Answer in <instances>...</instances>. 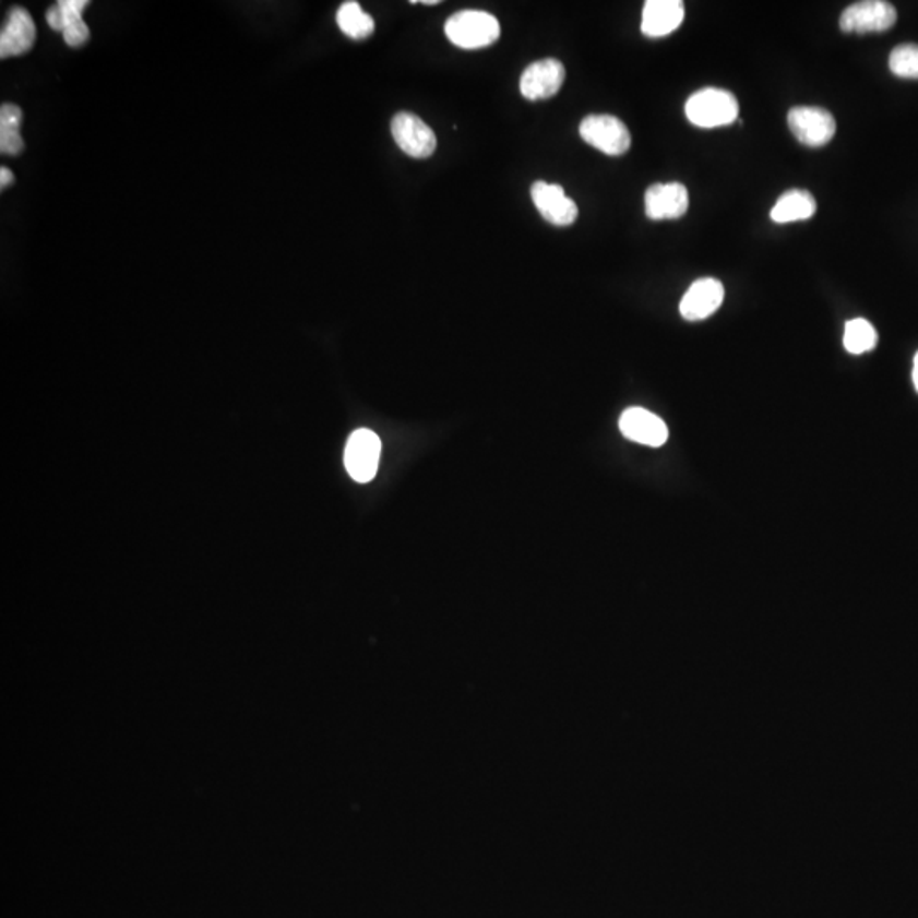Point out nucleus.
<instances>
[{"instance_id": "nucleus-14", "label": "nucleus", "mask_w": 918, "mask_h": 918, "mask_svg": "<svg viewBox=\"0 0 918 918\" xmlns=\"http://www.w3.org/2000/svg\"><path fill=\"white\" fill-rule=\"evenodd\" d=\"M684 14V2L680 0H648L643 8V35L649 38L670 35L682 24Z\"/></svg>"}, {"instance_id": "nucleus-12", "label": "nucleus", "mask_w": 918, "mask_h": 918, "mask_svg": "<svg viewBox=\"0 0 918 918\" xmlns=\"http://www.w3.org/2000/svg\"><path fill=\"white\" fill-rule=\"evenodd\" d=\"M689 208L688 188L680 182L654 184L646 189V216L652 219H676Z\"/></svg>"}, {"instance_id": "nucleus-8", "label": "nucleus", "mask_w": 918, "mask_h": 918, "mask_svg": "<svg viewBox=\"0 0 918 918\" xmlns=\"http://www.w3.org/2000/svg\"><path fill=\"white\" fill-rule=\"evenodd\" d=\"M565 67L555 58L530 63L521 75V94L529 100L553 97L565 82Z\"/></svg>"}, {"instance_id": "nucleus-20", "label": "nucleus", "mask_w": 918, "mask_h": 918, "mask_svg": "<svg viewBox=\"0 0 918 918\" xmlns=\"http://www.w3.org/2000/svg\"><path fill=\"white\" fill-rule=\"evenodd\" d=\"M890 70L899 79L918 81V45H899L890 55Z\"/></svg>"}, {"instance_id": "nucleus-6", "label": "nucleus", "mask_w": 918, "mask_h": 918, "mask_svg": "<svg viewBox=\"0 0 918 918\" xmlns=\"http://www.w3.org/2000/svg\"><path fill=\"white\" fill-rule=\"evenodd\" d=\"M788 124L798 142L808 146H823L834 139L837 123L834 116L823 108L798 106L788 115Z\"/></svg>"}, {"instance_id": "nucleus-16", "label": "nucleus", "mask_w": 918, "mask_h": 918, "mask_svg": "<svg viewBox=\"0 0 918 918\" xmlns=\"http://www.w3.org/2000/svg\"><path fill=\"white\" fill-rule=\"evenodd\" d=\"M57 4L62 11L63 39L69 47H82L91 36L87 24L84 23V17H82L85 8L88 5L87 0H60Z\"/></svg>"}, {"instance_id": "nucleus-21", "label": "nucleus", "mask_w": 918, "mask_h": 918, "mask_svg": "<svg viewBox=\"0 0 918 918\" xmlns=\"http://www.w3.org/2000/svg\"><path fill=\"white\" fill-rule=\"evenodd\" d=\"M47 23L50 24L51 29L53 32L62 33L63 29V17L62 11L58 8V4L51 5L50 9L47 11Z\"/></svg>"}, {"instance_id": "nucleus-2", "label": "nucleus", "mask_w": 918, "mask_h": 918, "mask_svg": "<svg viewBox=\"0 0 918 918\" xmlns=\"http://www.w3.org/2000/svg\"><path fill=\"white\" fill-rule=\"evenodd\" d=\"M448 39L463 50L490 47L500 38V24L485 11H460L444 26Z\"/></svg>"}, {"instance_id": "nucleus-17", "label": "nucleus", "mask_w": 918, "mask_h": 918, "mask_svg": "<svg viewBox=\"0 0 918 918\" xmlns=\"http://www.w3.org/2000/svg\"><path fill=\"white\" fill-rule=\"evenodd\" d=\"M23 124V111L14 105L0 108V152L4 155H20L24 151V140L20 130Z\"/></svg>"}, {"instance_id": "nucleus-23", "label": "nucleus", "mask_w": 918, "mask_h": 918, "mask_svg": "<svg viewBox=\"0 0 918 918\" xmlns=\"http://www.w3.org/2000/svg\"><path fill=\"white\" fill-rule=\"evenodd\" d=\"M911 380H914L915 390H917L918 393V353L915 354L914 373H911Z\"/></svg>"}, {"instance_id": "nucleus-4", "label": "nucleus", "mask_w": 918, "mask_h": 918, "mask_svg": "<svg viewBox=\"0 0 918 918\" xmlns=\"http://www.w3.org/2000/svg\"><path fill=\"white\" fill-rule=\"evenodd\" d=\"M896 9L883 0L856 2L842 12L840 29L844 33H883L892 29L896 23Z\"/></svg>"}, {"instance_id": "nucleus-22", "label": "nucleus", "mask_w": 918, "mask_h": 918, "mask_svg": "<svg viewBox=\"0 0 918 918\" xmlns=\"http://www.w3.org/2000/svg\"><path fill=\"white\" fill-rule=\"evenodd\" d=\"M14 182V174L8 167L0 169V188L5 189Z\"/></svg>"}, {"instance_id": "nucleus-7", "label": "nucleus", "mask_w": 918, "mask_h": 918, "mask_svg": "<svg viewBox=\"0 0 918 918\" xmlns=\"http://www.w3.org/2000/svg\"><path fill=\"white\" fill-rule=\"evenodd\" d=\"M392 135L400 151L414 158L431 157L438 146L432 128L412 112H398L393 118Z\"/></svg>"}, {"instance_id": "nucleus-18", "label": "nucleus", "mask_w": 918, "mask_h": 918, "mask_svg": "<svg viewBox=\"0 0 918 918\" xmlns=\"http://www.w3.org/2000/svg\"><path fill=\"white\" fill-rule=\"evenodd\" d=\"M337 24L344 35L353 39H365L373 35L374 20L354 0L344 2L337 11Z\"/></svg>"}, {"instance_id": "nucleus-3", "label": "nucleus", "mask_w": 918, "mask_h": 918, "mask_svg": "<svg viewBox=\"0 0 918 918\" xmlns=\"http://www.w3.org/2000/svg\"><path fill=\"white\" fill-rule=\"evenodd\" d=\"M581 136L606 155L627 154L630 151L631 135L627 124L611 115H591L581 123Z\"/></svg>"}, {"instance_id": "nucleus-13", "label": "nucleus", "mask_w": 918, "mask_h": 918, "mask_svg": "<svg viewBox=\"0 0 918 918\" xmlns=\"http://www.w3.org/2000/svg\"><path fill=\"white\" fill-rule=\"evenodd\" d=\"M36 41V24L24 8L9 12L4 29L0 33V57L11 58L32 50Z\"/></svg>"}, {"instance_id": "nucleus-10", "label": "nucleus", "mask_w": 918, "mask_h": 918, "mask_svg": "<svg viewBox=\"0 0 918 918\" xmlns=\"http://www.w3.org/2000/svg\"><path fill=\"white\" fill-rule=\"evenodd\" d=\"M530 198L543 218L557 227H569L579 216L576 204L567 196L561 186L535 182L530 188Z\"/></svg>"}, {"instance_id": "nucleus-19", "label": "nucleus", "mask_w": 918, "mask_h": 918, "mask_svg": "<svg viewBox=\"0 0 918 918\" xmlns=\"http://www.w3.org/2000/svg\"><path fill=\"white\" fill-rule=\"evenodd\" d=\"M878 344L877 329L866 319H854L846 323L844 332V347L850 354H865L874 349Z\"/></svg>"}, {"instance_id": "nucleus-1", "label": "nucleus", "mask_w": 918, "mask_h": 918, "mask_svg": "<svg viewBox=\"0 0 918 918\" xmlns=\"http://www.w3.org/2000/svg\"><path fill=\"white\" fill-rule=\"evenodd\" d=\"M738 111L737 97L725 88H701L685 103L688 120L706 130L734 123L738 120Z\"/></svg>"}, {"instance_id": "nucleus-5", "label": "nucleus", "mask_w": 918, "mask_h": 918, "mask_svg": "<svg viewBox=\"0 0 918 918\" xmlns=\"http://www.w3.org/2000/svg\"><path fill=\"white\" fill-rule=\"evenodd\" d=\"M381 441L373 431L358 429L347 441L344 463L350 478L358 484H368L377 477L380 465Z\"/></svg>"}, {"instance_id": "nucleus-15", "label": "nucleus", "mask_w": 918, "mask_h": 918, "mask_svg": "<svg viewBox=\"0 0 918 918\" xmlns=\"http://www.w3.org/2000/svg\"><path fill=\"white\" fill-rule=\"evenodd\" d=\"M816 213V201L811 192L804 189H791L784 192L783 196L771 210V218L776 224H792L810 219Z\"/></svg>"}, {"instance_id": "nucleus-9", "label": "nucleus", "mask_w": 918, "mask_h": 918, "mask_svg": "<svg viewBox=\"0 0 918 918\" xmlns=\"http://www.w3.org/2000/svg\"><path fill=\"white\" fill-rule=\"evenodd\" d=\"M619 429L624 438L643 446L660 448L669 439V427L660 417L645 408L631 407L619 419Z\"/></svg>"}, {"instance_id": "nucleus-11", "label": "nucleus", "mask_w": 918, "mask_h": 918, "mask_svg": "<svg viewBox=\"0 0 918 918\" xmlns=\"http://www.w3.org/2000/svg\"><path fill=\"white\" fill-rule=\"evenodd\" d=\"M725 298V288L715 277H701L694 281L680 301V315L689 322L710 319L718 312Z\"/></svg>"}]
</instances>
